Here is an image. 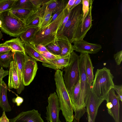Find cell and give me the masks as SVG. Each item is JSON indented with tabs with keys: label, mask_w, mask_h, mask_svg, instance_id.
Returning <instances> with one entry per match:
<instances>
[{
	"label": "cell",
	"mask_w": 122,
	"mask_h": 122,
	"mask_svg": "<svg viewBox=\"0 0 122 122\" xmlns=\"http://www.w3.org/2000/svg\"><path fill=\"white\" fill-rule=\"evenodd\" d=\"M41 115L37 110L33 109L22 112L9 120L10 122H44Z\"/></svg>",
	"instance_id": "obj_14"
},
{
	"label": "cell",
	"mask_w": 122,
	"mask_h": 122,
	"mask_svg": "<svg viewBox=\"0 0 122 122\" xmlns=\"http://www.w3.org/2000/svg\"><path fill=\"white\" fill-rule=\"evenodd\" d=\"M12 101L14 103L16 104L17 106H19L23 102L24 99L22 97L17 96L16 97L13 99Z\"/></svg>",
	"instance_id": "obj_41"
},
{
	"label": "cell",
	"mask_w": 122,
	"mask_h": 122,
	"mask_svg": "<svg viewBox=\"0 0 122 122\" xmlns=\"http://www.w3.org/2000/svg\"><path fill=\"white\" fill-rule=\"evenodd\" d=\"M9 11L12 14L25 24L28 18L36 11L18 9L11 10Z\"/></svg>",
	"instance_id": "obj_23"
},
{
	"label": "cell",
	"mask_w": 122,
	"mask_h": 122,
	"mask_svg": "<svg viewBox=\"0 0 122 122\" xmlns=\"http://www.w3.org/2000/svg\"><path fill=\"white\" fill-rule=\"evenodd\" d=\"M62 10L58 12H57L53 14L52 15V16L50 21V23H51L54 20L57 18L58 16L60 14Z\"/></svg>",
	"instance_id": "obj_44"
},
{
	"label": "cell",
	"mask_w": 122,
	"mask_h": 122,
	"mask_svg": "<svg viewBox=\"0 0 122 122\" xmlns=\"http://www.w3.org/2000/svg\"><path fill=\"white\" fill-rule=\"evenodd\" d=\"M88 54L81 53L79 62L81 90L80 103L82 112H86V105L91 91V86L87 82L85 71L86 60Z\"/></svg>",
	"instance_id": "obj_7"
},
{
	"label": "cell",
	"mask_w": 122,
	"mask_h": 122,
	"mask_svg": "<svg viewBox=\"0 0 122 122\" xmlns=\"http://www.w3.org/2000/svg\"><path fill=\"white\" fill-rule=\"evenodd\" d=\"M47 0H30L35 8L36 10L39 9L43 4Z\"/></svg>",
	"instance_id": "obj_34"
},
{
	"label": "cell",
	"mask_w": 122,
	"mask_h": 122,
	"mask_svg": "<svg viewBox=\"0 0 122 122\" xmlns=\"http://www.w3.org/2000/svg\"><path fill=\"white\" fill-rule=\"evenodd\" d=\"M39 9L33 12L27 19L25 23L27 27L38 26L41 17Z\"/></svg>",
	"instance_id": "obj_26"
},
{
	"label": "cell",
	"mask_w": 122,
	"mask_h": 122,
	"mask_svg": "<svg viewBox=\"0 0 122 122\" xmlns=\"http://www.w3.org/2000/svg\"><path fill=\"white\" fill-rule=\"evenodd\" d=\"M79 60V56L73 51L71 54L69 65L64 68L63 78L70 97L75 86L80 80Z\"/></svg>",
	"instance_id": "obj_5"
},
{
	"label": "cell",
	"mask_w": 122,
	"mask_h": 122,
	"mask_svg": "<svg viewBox=\"0 0 122 122\" xmlns=\"http://www.w3.org/2000/svg\"><path fill=\"white\" fill-rule=\"evenodd\" d=\"M48 105L46 107V119L47 122H58L61 110L59 100L56 92L51 94L48 98Z\"/></svg>",
	"instance_id": "obj_9"
},
{
	"label": "cell",
	"mask_w": 122,
	"mask_h": 122,
	"mask_svg": "<svg viewBox=\"0 0 122 122\" xmlns=\"http://www.w3.org/2000/svg\"><path fill=\"white\" fill-rule=\"evenodd\" d=\"M13 53L10 51L0 55V66L1 68H9L11 62L13 61Z\"/></svg>",
	"instance_id": "obj_28"
},
{
	"label": "cell",
	"mask_w": 122,
	"mask_h": 122,
	"mask_svg": "<svg viewBox=\"0 0 122 122\" xmlns=\"http://www.w3.org/2000/svg\"><path fill=\"white\" fill-rule=\"evenodd\" d=\"M2 24V22L0 20V28H1V26Z\"/></svg>",
	"instance_id": "obj_47"
},
{
	"label": "cell",
	"mask_w": 122,
	"mask_h": 122,
	"mask_svg": "<svg viewBox=\"0 0 122 122\" xmlns=\"http://www.w3.org/2000/svg\"><path fill=\"white\" fill-rule=\"evenodd\" d=\"M93 0H82V9L83 15L81 21L82 22L84 20L89 10L90 6L93 3Z\"/></svg>",
	"instance_id": "obj_32"
},
{
	"label": "cell",
	"mask_w": 122,
	"mask_h": 122,
	"mask_svg": "<svg viewBox=\"0 0 122 122\" xmlns=\"http://www.w3.org/2000/svg\"><path fill=\"white\" fill-rule=\"evenodd\" d=\"M25 56L22 72V81L24 85L27 86L33 80L38 68L36 61L25 53Z\"/></svg>",
	"instance_id": "obj_8"
},
{
	"label": "cell",
	"mask_w": 122,
	"mask_h": 122,
	"mask_svg": "<svg viewBox=\"0 0 122 122\" xmlns=\"http://www.w3.org/2000/svg\"><path fill=\"white\" fill-rule=\"evenodd\" d=\"M73 43L74 50L81 53L95 54L102 48L101 45L99 44L89 43L83 40L75 41Z\"/></svg>",
	"instance_id": "obj_13"
},
{
	"label": "cell",
	"mask_w": 122,
	"mask_h": 122,
	"mask_svg": "<svg viewBox=\"0 0 122 122\" xmlns=\"http://www.w3.org/2000/svg\"><path fill=\"white\" fill-rule=\"evenodd\" d=\"M9 68L8 88L17 89L19 87L20 82L16 66L14 61L11 62Z\"/></svg>",
	"instance_id": "obj_17"
},
{
	"label": "cell",
	"mask_w": 122,
	"mask_h": 122,
	"mask_svg": "<svg viewBox=\"0 0 122 122\" xmlns=\"http://www.w3.org/2000/svg\"><path fill=\"white\" fill-rule=\"evenodd\" d=\"M18 9L33 11L37 10L35 8L30 0H16L11 10Z\"/></svg>",
	"instance_id": "obj_24"
},
{
	"label": "cell",
	"mask_w": 122,
	"mask_h": 122,
	"mask_svg": "<svg viewBox=\"0 0 122 122\" xmlns=\"http://www.w3.org/2000/svg\"><path fill=\"white\" fill-rule=\"evenodd\" d=\"M71 56L61 57L57 59L48 60L49 62V63H42V65L43 66L52 68L56 71L62 70L69 65Z\"/></svg>",
	"instance_id": "obj_18"
},
{
	"label": "cell",
	"mask_w": 122,
	"mask_h": 122,
	"mask_svg": "<svg viewBox=\"0 0 122 122\" xmlns=\"http://www.w3.org/2000/svg\"><path fill=\"white\" fill-rule=\"evenodd\" d=\"M58 122H62L60 121V119H59L58 120Z\"/></svg>",
	"instance_id": "obj_48"
},
{
	"label": "cell",
	"mask_w": 122,
	"mask_h": 122,
	"mask_svg": "<svg viewBox=\"0 0 122 122\" xmlns=\"http://www.w3.org/2000/svg\"><path fill=\"white\" fill-rule=\"evenodd\" d=\"M104 99L98 98L91 91L86 105L87 117L90 118L88 122H95L99 106Z\"/></svg>",
	"instance_id": "obj_11"
},
{
	"label": "cell",
	"mask_w": 122,
	"mask_h": 122,
	"mask_svg": "<svg viewBox=\"0 0 122 122\" xmlns=\"http://www.w3.org/2000/svg\"><path fill=\"white\" fill-rule=\"evenodd\" d=\"M3 35L1 30H0V40L3 37Z\"/></svg>",
	"instance_id": "obj_46"
},
{
	"label": "cell",
	"mask_w": 122,
	"mask_h": 122,
	"mask_svg": "<svg viewBox=\"0 0 122 122\" xmlns=\"http://www.w3.org/2000/svg\"><path fill=\"white\" fill-rule=\"evenodd\" d=\"M94 68L90 56L88 54L86 62L85 71L87 82L91 86L94 78Z\"/></svg>",
	"instance_id": "obj_25"
},
{
	"label": "cell",
	"mask_w": 122,
	"mask_h": 122,
	"mask_svg": "<svg viewBox=\"0 0 122 122\" xmlns=\"http://www.w3.org/2000/svg\"><path fill=\"white\" fill-rule=\"evenodd\" d=\"M82 0H76L74 4L71 8V9H70V11L71 10L74 8L78 5L80 4H82Z\"/></svg>",
	"instance_id": "obj_45"
},
{
	"label": "cell",
	"mask_w": 122,
	"mask_h": 122,
	"mask_svg": "<svg viewBox=\"0 0 122 122\" xmlns=\"http://www.w3.org/2000/svg\"><path fill=\"white\" fill-rule=\"evenodd\" d=\"M114 58L117 65H119L122 60V51L117 52L114 55Z\"/></svg>",
	"instance_id": "obj_35"
},
{
	"label": "cell",
	"mask_w": 122,
	"mask_h": 122,
	"mask_svg": "<svg viewBox=\"0 0 122 122\" xmlns=\"http://www.w3.org/2000/svg\"><path fill=\"white\" fill-rule=\"evenodd\" d=\"M92 3L90 7L88 12L84 21L81 20L77 27L74 38V41L83 40L87 33L92 26Z\"/></svg>",
	"instance_id": "obj_12"
},
{
	"label": "cell",
	"mask_w": 122,
	"mask_h": 122,
	"mask_svg": "<svg viewBox=\"0 0 122 122\" xmlns=\"http://www.w3.org/2000/svg\"><path fill=\"white\" fill-rule=\"evenodd\" d=\"M9 71L4 70L3 68H0V84L2 81L3 79L5 76L9 75Z\"/></svg>",
	"instance_id": "obj_38"
},
{
	"label": "cell",
	"mask_w": 122,
	"mask_h": 122,
	"mask_svg": "<svg viewBox=\"0 0 122 122\" xmlns=\"http://www.w3.org/2000/svg\"><path fill=\"white\" fill-rule=\"evenodd\" d=\"M69 12L65 7L53 21L44 27L39 28L29 43L33 45L41 44L45 46L48 44L55 42L57 38L58 30Z\"/></svg>",
	"instance_id": "obj_1"
},
{
	"label": "cell",
	"mask_w": 122,
	"mask_h": 122,
	"mask_svg": "<svg viewBox=\"0 0 122 122\" xmlns=\"http://www.w3.org/2000/svg\"><path fill=\"white\" fill-rule=\"evenodd\" d=\"M0 20L2 22L1 31L11 36L20 37L27 28L25 23L9 10L0 13Z\"/></svg>",
	"instance_id": "obj_4"
},
{
	"label": "cell",
	"mask_w": 122,
	"mask_h": 122,
	"mask_svg": "<svg viewBox=\"0 0 122 122\" xmlns=\"http://www.w3.org/2000/svg\"><path fill=\"white\" fill-rule=\"evenodd\" d=\"M114 76L106 67L97 69L91 86V91L99 98L105 100L109 91L114 88Z\"/></svg>",
	"instance_id": "obj_2"
},
{
	"label": "cell",
	"mask_w": 122,
	"mask_h": 122,
	"mask_svg": "<svg viewBox=\"0 0 122 122\" xmlns=\"http://www.w3.org/2000/svg\"><path fill=\"white\" fill-rule=\"evenodd\" d=\"M66 4L63 0H47L39 9L41 17L45 11L51 12L53 15L58 12L62 10Z\"/></svg>",
	"instance_id": "obj_15"
},
{
	"label": "cell",
	"mask_w": 122,
	"mask_h": 122,
	"mask_svg": "<svg viewBox=\"0 0 122 122\" xmlns=\"http://www.w3.org/2000/svg\"><path fill=\"white\" fill-rule=\"evenodd\" d=\"M56 41L60 48L61 52L60 56L65 57L71 55L74 51L73 45L67 38L65 37L57 38Z\"/></svg>",
	"instance_id": "obj_19"
},
{
	"label": "cell",
	"mask_w": 122,
	"mask_h": 122,
	"mask_svg": "<svg viewBox=\"0 0 122 122\" xmlns=\"http://www.w3.org/2000/svg\"><path fill=\"white\" fill-rule=\"evenodd\" d=\"M13 53V61L16 66L18 75L20 86L16 89L17 92L20 94L24 90L25 87L22 81V72L23 66L25 60V54L19 51H15Z\"/></svg>",
	"instance_id": "obj_16"
},
{
	"label": "cell",
	"mask_w": 122,
	"mask_h": 122,
	"mask_svg": "<svg viewBox=\"0 0 122 122\" xmlns=\"http://www.w3.org/2000/svg\"><path fill=\"white\" fill-rule=\"evenodd\" d=\"M0 122H10L9 119L7 117L5 112L3 111L1 116L0 117Z\"/></svg>",
	"instance_id": "obj_43"
},
{
	"label": "cell",
	"mask_w": 122,
	"mask_h": 122,
	"mask_svg": "<svg viewBox=\"0 0 122 122\" xmlns=\"http://www.w3.org/2000/svg\"><path fill=\"white\" fill-rule=\"evenodd\" d=\"M24 44L20 38L17 37L6 41L0 44L3 46L9 47L12 52L19 51L25 54Z\"/></svg>",
	"instance_id": "obj_22"
},
{
	"label": "cell",
	"mask_w": 122,
	"mask_h": 122,
	"mask_svg": "<svg viewBox=\"0 0 122 122\" xmlns=\"http://www.w3.org/2000/svg\"><path fill=\"white\" fill-rule=\"evenodd\" d=\"M45 47L49 52L59 56L61 53V49L56 41L54 43L47 45Z\"/></svg>",
	"instance_id": "obj_31"
},
{
	"label": "cell",
	"mask_w": 122,
	"mask_h": 122,
	"mask_svg": "<svg viewBox=\"0 0 122 122\" xmlns=\"http://www.w3.org/2000/svg\"><path fill=\"white\" fill-rule=\"evenodd\" d=\"M63 75V71L61 70L56 71L54 75V80L56 93L59 98L61 110L65 120H68L73 118V110L65 86Z\"/></svg>",
	"instance_id": "obj_3"
},
{
	"label": "cell",
	"mask_w": 122,
	"mask_h": 122,
	"mask_svg": "<svg viewBox=\"0 0 122 122\" xmlns=\"http://www.w3.org/2000/svg\"><path fill=\"white\" fill-rule=\"evenodd\" d=\"M70 12L64 18L57 32V37L59 36L65 24L68 20L70 14Z\"/></svg>",
	"instance_id": "obj_37"
},
{
	"label": "cell",
	"mask_w": 122,
	"mask_h": 122,
	"mask_svg": "<svg viewBox=\"0 0 122 122\" xmlns=\"http://www.w3.org/2000/svg\"><path fill=\"white\" fill-rule=\"evenodd\" d=\"M38 51L47 60L57 59L61 57L60 56L54 54L49 51L46 52Z\"/></svg>",
	"instance_id": "obj_33"
},
{
	"label": "cell",
	"mask_w": 122,
	"mask_h": 122,
	"mask_svg": "<svg viewBox=\"0 0 122 122\" xmlns=\"http://www.w3.org/2000/svg\"><path fill=\"white\" fill-rule=\"evenodd\" d=\"M38 29V26L27 27L25 31L20 36V38L24 43H29Z\"/></svg>",
	"instance_id": "obj_27"
},
{
	"label": "cell",
	"mask_w": 122,
	"mask_h": 122,
	"mask_svg": "<svg viewBox=\"0 0 122 122\" xmlns=\"http://www.w3.org/2000/svg\"><path fill=\"white\" fill-rule=\"evenodd\" d=\"M82 6L80 4L70 10L68 20L57 38L66 37L71 43L74 42L76 30L82 17Z\"/></svg>",
	"instance_id": "obj_6"
},
{
	"label": "cell",
	"mask_w": 122,
	"mask_h": 122,
	"mask_svg": "<svg viewBox=\"0 0 122 122\" xmlns=\"http://www.w3.org/2000/svg\"><path fill=\"white\" fill-rule=\"evenodd\" d=\"M76 0H70L68 1L65 6L66 8L69 12L70 11L71 8L73 5Z\"/></svg>",
	"instance_id": "obj_42"
},
{
	"label": "cell",
	"mask_w": 122,
	"mask_h": 122,
	"mask_svg": "<svg viewBox=\"0 0 122 122\" xmlns=\"http://www.w3.org/2000/svg\"><path fill=\"white\" fill-rule=\"evenodd\" d=\"M8 88L6 84L2 81L0 84V107L5 112H9L11 110L7 97Z\"/></svg>",
	"instance_id": "obj_21"
},
{
	"label": "cell",
	"mask_w": 122,
	"mask_h": 122,
	"mask_svg": "<svg viewBox=\"0 0 122 122\" xmlns=\"http://www.w3.org/2000/svg\"><path fill=\"white\" fill-rule=\"evenodd\" d=\"M33 45L34 46L36 50L38 51L43 52L49 51L45 46L41 44Z\"/></svg>",
	"instance_id": "obj_40"
},
{
	"label": "cell",
	"mask_w": 122,
	"mask_h": 122,
	"mask_svg": "<svg viewBox=\"0 0 122 122\" xmlns=\"http://www.w3.org/2000/svg\"><path fill=\"white\" fill-rule=\"evenodd\" d=\"M114 89L116 92L117 94V97L119 100L122 101V85H114Z\"/></svg>",
	"instance_id": "obj_36"
},
{
	"label": "cell",
	"mask_w": 122,
	"mask_h": 122,
	"mask_svg": "<svg viewBox=\"0 0 122 122\" xmlns=\"http://www.w3.org/2000/svg\"><path fill=\"white\" fill-rule=\"evenodd\" d=\"M24 47L25 53L37 61L49 63V61L38 52L33 45L29 43H24Z\"/></svg>",
	"instance_id": "obj_20"
},
{
	"label": "cell",
	"mask_w": 122,
	"mask_h": 122,
	"mask_svg": "<svg viewBox=\"0 0 122 122\" xmlns=\"http://www.w3.org/2000/svg\"><path fill=\"white\" fill-rule=\"evenodd\" d=\"M108 113L114 119L115 122H122L120 115L119 100L115 94L113 88L108 92L105 100Z\"/></svg>",
	"instance_id": "obj_10"
},
{
	"label": "cell",
	"mask_w": 122,
	"mask_h": 122,
	"mask_svg": "<svg viewBox=\"0 0 122 122\" xmlns=\"http://www.w3.org/2000/svg\"><path fill=\"white\" fill-rule=\"evenodd\" d=\"M51 12L45 11L41 17L38 27L39 28L44 27L49 24L52 16Z\"/></svg>",
	"instance_id": "obj_29"
},
{
	"label": "cell",
	"mask_w": 122,
	"mask_h": 122,
	"mask_svg": "<svg viewBox=\"0 0 122 122\" xmlns=\"http://www.w3.org/2000/svg\"><path fill=\"white\" fill-rule=\"evenodd\" d=\"M16 0H0V13L10 10Z\"/></svg>",
	"instance_id": "obj_30"
},
{
	"label": "cell",
	"mask_w": 122,
	"mask_h": 122,
	"mask_svg": "<svg viewBox=\"0 0 122 122\" xmlns=\"http://www.w3.org/2000/svg\"><path fill=\"white\" fill-rule=\"evenodd\" d=\"M11 51V49L8 47L2 46L0 44V55L8 53Z\"/></svg>",
	"instance_id": "obj_39"
}]
</instances>
